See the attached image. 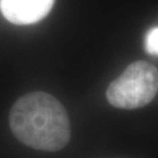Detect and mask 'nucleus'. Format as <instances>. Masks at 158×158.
I'll use <instances>...</instances> for the list:
<instances>
[{
  "instance_id": "nucleus-1",
  "label": "nucleus",
  "mask_w": 158,
  "mask_h": 158,
  "mask_svg": "<svg viewBox=\"0 0 158 158\" xmlns=\"http://www.w3.org/2000/svg\"><path fill=\"white\" fill-rule=\"evenodd\" d=\"M10 127L21 143L36 150L57 151L70 139L67 111L55 97L42 91L27 94L14 103Z\"/></svg>"
},
{
  "instance_id": "nucleus-2",
  "label": "nucleus",
  "mask_w": 158,
  "mask_h": 158,
  "mask_svg": "<svg viewBox=\"0 0 158 158\" xmlns=\"http://www.w3.org/2000/svg\"><path fill=\"white\" fill-rule=\"evenodd\" d=\"M158 93V69L145 61H136L110 83L108 102L116 108L136 109L147 106Z\"/></svg>"
},
{
  "instance_id": "nucleus-3",
  "label": "nucleus",
  "mask_w": 158,
  "mask_h": 158,
  "mask_svg": "<svg viewBox=\"0 0 158 158\" xmlns=\"http://www.w3.org/2000/svg\"><path fill=\"white\" fill-rule=\"evenodd\" d=\"M54 0H0L2 15L15 25H31L49 13Z\"/></svg>"
},
{
  "instance_id": "nucleus-4",
  "label": "nucleus",
  "mask_w": 158,
  "mask_h": 158,
  "mask_svg": "<svg viewBox=\"0 0 158 158\" xmlns=\"http://www.w3.org/2000/svg\"><path fill=\"white\" fill-rule=\"evenodd\" d=\"M145 48H147L148 53H150L152 55H158V27L151 29L147 34Z\"/></svg>"
}]
</instances>
